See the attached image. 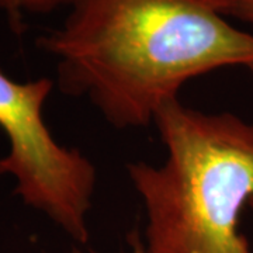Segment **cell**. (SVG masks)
Here are the masks:
<instances>
[{
    "label": "cell",
    "instance_id": "1",
    "mask_svg": "<svg viewBox=\"0 0 253 253\" xmlns=\"http://www.w3.org/2000/svg\"><path fill=\"white\" fill-rule=\"evenodd\" d=\"M58 59V86L86 96L113 126L154 123L194 78L253 69V34L211 0H72L62 26L38 40Z\"/></svg>",
    "mask_w": 253,
    "mask_h": 253
},
{
    "label": "cell",
    "instance_id": "2",
    "mask_svg": "<svg viewBox=\"0 0 253 253\" xmlns=\"http://www.w3.org/2000/svg\"><path fill=\"white\" fill-rule=\"evenodd\" d=\"M154 124L165 162L128 165L146 212L145 253H252L239 226L244 208L253 210V126L179 99Z\"/></svg>",
    "mask_w": 253,
    "mask_h": 253
},
{
    "label": "cell",
    "instance_id": "3",
    "mask_svg": "<svg viewBox=\"0 0 253 253\" xmlns=\"http://www.w3.org/2000/svg\"><path fill=\"white\" fill-rule=\"evenodd\" d=\"M52 87L51 79L17 82L0 69V129L9 141L0 174L16 180L14 194L26 206L86 244L96 169L79 149L58 144L48 129L42 110Z\"/></svg>",
    "mask_w": 253,
    "mask_h": 253
},
{
    "label": "cell",
    "instance_id": "4",
    "mask_svg": "<svg viewBox=\"0 0 253 253\" xmlns=\"http://www.w3.org/2000/svg\"><path fill=\"white\" fill-rule=\"evenodd\" d=\"M72 0H0V10L7 16L10 26L21 31L23 21L30 14H48L61 7H69Z\"/></svg>",
    "mask_w": 253,
    "mask_h": 253
},
{
    "label": "cell",
    "instance_id": "5",
    "mask_svg": "<svg viewBox=\"0 0 253 253\" xmlns=\"http://www.w3.org/2000/svg\"><path fill=\"white\" fill-rule=\"evenodd\" d=\"M211 3L225 18H234L253 26V0H211Z\"/></svg>",
    "mask_w": 253,
    "mask_h": 253
},
{
    "label": "cell",
    "instance_id": "6",
    "mask_svg": "<svg viewBox=\"0 0 253 253\" xmlns=\"http://www.w3.org/2000/svg\"><path fill=\"white\" fill-rule=\"evenodd\" d=\"M128 245L131 248V251L128 253H145L144 248V241L141 238V234L138 229H134L129 235H128ZM71 253H82L79 251H73ZM91 253H97V252H91Z\"/></svg>",
    "mask_w": 253,
    "mask_h": 253
}]
</instances>
